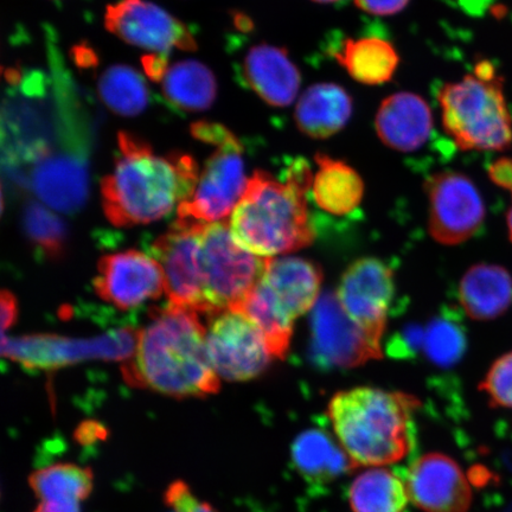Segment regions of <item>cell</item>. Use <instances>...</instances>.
I'll return each mask as SVG.
<instances>
[{
	"instance_id": "6da1fadb",
	"label": "cell",
	"mask_w": 512,
	"mask_h": 512,
	"mask_svg": "<svg viewBox=\"0 0 512 512\" xmlns=\"http://www.w3.org/2000/svg\"><path fill=\"white\" fill-rule=\"evenodd\" d=\"M124 364V379L176 399L206 398L219 392L211 366L206 328L195 311L172 304L152 312L138 332L136 350Z\"/></svg>"
},
{
	"instance_id": "7a4b0ae2",
	"label": "cell",
	"mask_w": 512,
	"mask_h": 512,
	"mask_svg": "<svg viewBox=\"0 0 512 512\" xmlns=\"http://www.w3.org/2000/svg\"><path fill=\"white\" fill-rule=\"evenodd\" d=\"M120 156L101 183L102 206L115 227L163 219L194 192L200 169L187 153L157 156L145 140L128 132L118 136Z\"/></svg>"
},
{
	"instance_id": "3957f363",
	"label": "cell",
	"mask_w": 512,
	"mask_h": 512,
	"mask_svg": "<svg viewBox=\"0 0 512 512\" xmlns=\"http://www.w3.org/2000/svg\"><path fill=\"white\" fill-rule=\"evenodd\" d=\"M285 177L280 182L267 171H255L229 222L234 240L260 258L297 252L315 240L306 202L310 165L294 160Z\"/></svg>"
},
{
	"instance_id": "277c9868",
	"label": "cell",
	"mask_w": 512,
	"mask_h": 512,
	"mask_svg": "<svg viewBox=\"0 0 512 512\" xmlns=\"http://www.w3.org/2000/svg\"><path fill=\"white\" fill-rule=\"evenodd\" d=\"M413 395L358 387L338 392L328 406L337 440L357 466L401 462L415 441Z\"/></svg>"
},
{
	"instance_id": "5b68a950",
	"label": "cell",
	"mask_w": 512,
	"mask_h": 512,
	"mask_svg": "<svg viewBox=\"0 0 512 512\" xmlns=\"http://www.w3.org/2000/svg\"><path fill=\"white\" fill-rule=\"evenodd\" d=\"M441 123L463 151H503L512 142V120L503 78L488 60L440 89Z\"/></svg>"
},
{
	"instance_id": "8992f818",
	"label": "cell",
	"mask_w": 512,
	"mask_h": 512,
	"mask_svg": "<svg viewBox=\"0 0 512 512\" xmlns=\"http://www.w3.org/2000/svg\"><path fill=\"white\" fill-rule=\"evenodd\" d=\"M201 247L209 316L234 309L258 285L268 259L242 248L234 240L227 222L206 224Z\"/></svg>"
},
{
	"instance_id": "52a82bcc",
	"label": "cell",
	"mask_w": 512,
	"mask_h": 512,
	"mask_svg": "<svg viewBox=\"0 0 512 512\" xmlns=\"http://www.w3.org/2000/svg\"><path fill=\"white\" fill-rule=\"evenodd\" d=\"M242 155L243 147L236 136L217 146L204 165L194 192L179 204L177 220L211 224L233 214L249 179Z\"/></svg>"
},
{
	"instance_id": "ba28073f",
	"label": "cell",
	"mask_w": 512,
	"mask_h": 512,
	"mask_svg": "<svg viewBox=\"0 0 512 512\" xmlns=\"http://www.w3.org/2000/svg\"><path fill=\"white\" fill-rule=\"evenodd\" d=\"M206 344L211 366L224 380L255 379L273 360L258 326L238 310H223L210 316Z\"/></svg>"
},
{
	"instance_id": "9c48e42d",
	"label": "cell",
	"mask_w": 512,
	"mask_h": 512,
	"mask_svg": "<svg viewBox=\"0 0 512 512\" xmlns=\"http://www.w3.org/2000/svg\"><path fill=\"white\" fill-rule=\"evenodd\" d=\"M428 230L445 246L460 245L483 227L485 204L475 183L458 171H441L425 183Z\"/></svg>"
},
{
	"instance_id": "30bf717a",
	"label": "cell",
	"mask_w": 512,
	"mask_h": 512,
	"mask_svg": "<svg viewBox=\"0 0 512 512\" xmlns=\"http://www.w3.org/2000/svg\"><path fill=\"white\" fill-rule=\"evenodd\" d=\"M206 224L177 220L152 245L170 304L209 315L204 294L201 236Z\"/></svg>"
},
{
	"instance_id": "8fae6325",
	"label": "cell",
	"mask_w": 512,
	"mask_h": 512,
	"mask_svg": "<svg viewBox=\"0 0 512 512\" xmlns=\"http://www.w3.org/2000/svg\"><path fill=\"white\" fill-rule=\"evenodd\" d=\"M137 337L132 330H120L92 339L50 335L3 338V355L30 369H55L98 358L127 360L136 350Z\"/></svg>"
},
{
	"instance_id": "7c38bea8",
	"label": "cell",
	"mask_w": 512,
	"mask_h": 512,
	"mask_svg": "<svg viewBox=\"0 0 512 512\" xmlns=\"http://www.w3.org/2000/svg\"><path fill=\"white\" fill-rule=\"evenodd\" d=\"M310 325L311 354L320 367L349 369L382 357L381 344L347 315L334 292L319 297Z\"/></svg>"
},
{
	"instance_id": "4fadbf2b",
	"label": "cell",
	"mask_w": 512,
	"mask_h": 512,
	"mask_svg": "<svg viewBox=\"0 0 512 512\" xmlns=\"http://www.w3.org/2000/svg\"><path fill=\"white\" fill-rule=\"evenodd\" d=\"M105 25L124 42L153 54L168 55L175 48L184 51L197 49L187 25L146 0H121L108 6Z\"/></svg>"
},
{
	"instance_id": "5bb4252c",
	"label": "cell",
	"mask_w": 512,
	"mask_h": 512,
	"mask_svg": "<svg viewBox=\"0 0 512 512\" xmlns=\"http://www.w3.org/2000/svg\"><path fill=\"white\" fill-rule=\"evenodd\" d=\"M336 294L347 315L381 344L395 296L392 268L376 258L358 259L343 273Z\"/></svg>"
},
{
	"instance_id": "9a60e30c",
	"label": "cell",
	"mask_w": 512,
	"mask_h": 512,
	"mask_svg": "<svg viewBox=\"0 0 512 512\" xmlns=\"http://www.w3.org/2000/svg\"><path fill=\"white\" fill-rule=\"evenodd\" d=\"M94 288L106 303L130 310L159 298L165 292V279L155 258L131 249L99 261Z\"/></svg>"
},
{
	"instance_id": "2e32d148",
	"label": "cell",
	"mask_w": 512,
	"mask_h": 512,
	"mask_svg": "<svg viewBox=\"0 0 512 512\" xmlns=\"http://www.w3.org/2000/svg\"><path fill=\"white\" fill-rule=\"evenodd\" d=\"M409 499L424 512H467L472 491L465 473L445 454L428 453L409 467Z\"/></svg>"
},
{
	"instance_id": "e0dca14e",
	"label": "cell",
	"mask_w": 512,
	"mask_h": 512,
	"mask_svg": "<svg viewBox=\"0 0 512 512\" xmlns=\"http://www.w3.org/2000/svg\"><path fill=\"white\" fill-rule=\"evenodd\" d=\"M240 73L246 85L273 107L292 105L302 86V74L287 50L267 43L248 49Z\"/></svg>"
},
{
	"instance_id": "ac0fdd59",
	"label": "cell",
	"mask_w": 512,
	"mask_h": 512,
	"mask_svg": "<svg viewBox=\"0 0 512 512\" xmlns=\"http://www.w3.org/2000/svg\"><path fill=\"white\" fill-rule=\"evenodd\" d=\"M260 281L273 302L294 322L318 302L323 272L311 260L286 256L268 259Z\"/></svg>"
},
{
	"instance_id": "d6986e66",
	"label": "cell",
	"mask_w": 512,
	"mask_h": 512,
	"mask_svg": "<svg viewBox=\"0 0 512 512\" xmlns=\"http://www.w3.org/2000/svg\"><path fill=\"white\" fill-rule=\"evenodd\" d=\"M377 136L394 151L408 153L421 149L433 130L430 106L420 95L400 92L382 101L375 119Z\"/></svg>"
},
{
	"instance_id": "ffe728a7",
	"label": "cell",
	"mask_w": 512,
	"mask_h": 512,
	"mask_svg": "<svg viewBox=\"0 0 512 512\" xmlns=\"http://www.w3.org/2000/svg\"><path fill=\"white\" fill-rule=\"evenodd\" d=\"M354 111L350 94L336 83H317L300 96L294 121L312 139H328L348 125Z\"/></svg>"
},
{
	"instance_id": "44dd1931",
	"label": "cell",
	"mask_w": 512,
	"mask_h": 512,
	"mask_svg": "<svg viewBox=\"0 0 512 512\" xmlns=\"http://www.w3.org/2000/svg\"><path fill=\"white\" fill-rule=\"evenodd\" d=\"M86 163L74 155L60 153L38 160L32 187L44 202L55 209L74 211L87 197Z\"/></svg>"
},
{
	"instance_id": "7402d4cb",
	"label": "cell",
	"mask_w": 512,
	"mask_h": 512,
	"mask_svg": "<svg viewBox=\"0 0 512 512\" xmlns=\"http://www.w3.org/2000/svg\"><path fill=\"white\" fill-rule=\"evenodd\" d=\"M458 298L472 319L488 322L501 317L512 306L511 274L498 265L472 266L460 280Z\"/></svg>"
},
{
	"instance_id": "603a6c76",
	"label": "cell",
	"mask_w": 512,
	"mask_h": 512,
	"mask_svg": "<svg viewBox=\"0 0 512 512\" xmlns=\"http://www.w3.org/2000/svg\"><path fill=\"white\" fill-rule=\"evenodd\" d=\"M292 460L299 475L312 485L330 484L357 467L339 441L319 428L298 435Z\"/></svg>"
},
{
	"instance_id": "cb8c5ba5",
	"label": "cell",
	"mask_w": 512,
	"mask_h": 512,
	"mask_svg": "<svg viewBox=\"0 0 512 512\" xmlns=\"http://www.w3.org/2000/svg\"><path fill=\"white\" fill-rule=\"evenodd\" d=\"M318 170L313 176V200L326 213L343 216L360 206L364 195L363 179L350 165L317 153Z\"/></svg>"
},
{
	"instance_id": "d4e9b609",
	"label": "cell",
	"mask_w": 512,
	"mask_h": 512,
	"mask_svg": "<svg viewBox=\"0 0 512 512\" xmlns=\"http://www.w3.org/2000/svg\"><path fill=\"white\" fill-rule=\"evenodd\" d=\"M335 59L352 79L367 86L392 80L400 62L393 44L376 37L345 40Z\"/></svg>"
},
{
	"instance_id": "484cf974",
	"label": "cell",
	"mask_w": 512,
	"mask_h": 512,
	"mask_svg": "<svg viewBox=\"0 0 512 512\" xmlns=\"http://www.w3.org/2000/svg\"><path fill=\"white\" fill-rule=\"evenodd\" d=\"M164 98L182 112L207 111L214 104L217 82L211 70L196 60L172 64L162 81Z\"/></svg>"
},
{
	"instance_id": "4316f807",
	"label": "cell",
	"mask_w": 512,
	"mask_h": 512,
	"mask_svg": "<svg viewBox=\"0 0 512 512\" xmlns=\"http://www.w3.org/2000/svg\"><path fill=\"white\" fill-rule=\"evenodd\" d=\"M409 501L406 482L381 467L361 473L349 491L352 512H405Z\"/></svg>"
},
{
	"instance_id": "83f0119b",
	"label": "cell",
	"mask_w": 512,
	"mask_h": 512,
	"mask_svg": "<svg viewBox=\"0 0 512 512\" xmlns=\"http://www.w3.org/2000/svg\"><path fill=\"white\" fill-rule=\"evenodd\" d=\"M29 484L40 502L82 503L91 495L94 475L88 467L55 464L32 472Z\"/></svg>"
},
{
	"instance_id": "f1b7e54d",
	"label": "cell",
	"mask_w": 512,
	"mask_h": 512,
	"mask_svg": "<svg viewBox=\"0 0 512 512\" xmlns=\"http://www.w3.org/2000/svg\"><path fill=\"white\" fill-rule=\"evenodd\" d=\"M100 99L121 117H136L150 102V91L143 76L128 66H112L98 82Z\"/></svg>"
},
{
	"instance_id": "f546056e",
	"label": "cell",
	"mask_w": 512,
	"mask_h": 512,
	"mask_svg": "<svg viewBox=\"0 0 512 512\" xmlns=\"http://www.w3.org/2000/svg\"><path fill=\"white\" fill-rule=\"evenodd\" d=\"M467 347L465 330L450 313L432 320L425 329L424 351L439 367H452L462 360Z\"/></svg>"
},
{
	"instance_id": "4dcf8cb0",
	"label": "cell",
	"mask_w": 512,
	"mask_h": 512,
	"mask_svg": "<svg viewBox=\"0 0 512 512\" xmlns=\"http://www.w3.org/2000/svg\"><path fill=\"white\" fill-rule=\"evenodd\" d=\"M23 224L32 242L48 256H59L67 242V227L50 210L36 202L24 210Z\"/></svg>"
},
{
	"instance_id": "1f68e13d",
	"label": "cell",
	"mask_w": 512,
	"mask_h": 512,
	"mask_svg": "<svg viewBox=\"0 0 512 512\" xmlns=\"http://www.w3.org/2000/svg\"><path fill=\"white\" fill-rule=\"evenodd\" d=\"M479 389L491 406L512 409V350L492 364Z\"/></svg>"
},
{
	"instance_id": "d6a6232c",
	"label": "cell",
	"mask_w": 512,
	"mask_h": 512,
	"mask_svg": "<svg viewBox=\"0 0 512 512\" xmlns=\"http://www.w3.org/2000/svg\"><path fill=\"white\" fill-rule=\"evenodd\" d=\"M164 501L172 512H217L209 503L201 501L183 480L169 485Z\"/></svg>"
},
{
	"instance_id": "836d02e7",
	"label": "cell",
	"mask_w": 512,
	"mask_h": 512,
	"mask_svg": "<svg viewBox=\"0 0 512 512\" xmlns=\"http://www.w3.org/2000/svg\"><path fill=\"white\" fill-rule=\"evenodd\" d=\"M424 344L425 329L418 324H411L390 339L388 352L395 358H411L424 350Z\"/></svg>"
},
{
	"instance_id": "e575fe53",
	"label": "cell",
	"mask_w": 512,
	"mask_h": 512,
	"mask_svg": "<svg viewBox=\"0 0 512 512\" xmlns=\"http://www.w3.org/2000/svg\"><path fill=\"white\" fill-rule=\"evenodd\" d=\"M190 132L192 137L200 140V142L216 147L227 143L229 139L235 136L226 126L210 123V121H197V123L191 125Z\"/></svg>"
},
{
	"instance_id": "d590c367",
	"label": "cell",
	"mask_w": 512,
	"mask_h": 512,
	"mask_svg": "<svg viewBox=\"0 0 512 512\" xmlns=\"http://www.w3.org/2000/svg\"><path fill=\"white\" fill-rule=\"evenodd\" d=\"M356 5L368 14L393 16L406 9L409 0H355Z\"/></svg>"
},
{
	"instance_id": "8d00e7d4",
	"label": "cell",
	"mask_w": 512,
	"mask_h": 512,
	"mask_svg": "<svg viewBox=\"0 0 512 512\" xmlns=\"http://www.w3.org/2000/svg\"><path fill=\"white\" fill-rule=\"evenodd\" d=\"M491 181L505 190H512V159L501 158L490 166Z\"/></svg>"
},
{
	"instance_id": "74e56055",
	"label": "cell",
	"mask_w": 512,
	"mask_h": 512,
	"mask_svg": "<svg viewBox=\"0 0 512 512\" xmlns=\"http://www.w3.org/2000/svg\"><path fill=\"white\" fill-rule=\"evenodd\" d=\"M143 67L145 73L152 81H163L166 72H168V55L150 54L143 57Z\"/></svg>"
},
{
	"instance_id": "f35d334b",
	"label": "cell",
	"mask_w": 512,
	"mask_h": 512,
	"mask_svg": "<svg viewBox=\"0 0 512 512\" xmlns=\"http://www.w3.org/2000/svg\"><path fill=\"white\" fill-rule=\"evenodd\" d=\"M18 315L17 300L12 293L4 291L2 293V326L3 332L11 328L16 322Z\"/></svg>"
},
{
	"instance_id": "ab89813d",
	"label": "cell",
	"mask_w": 512,
	"mask_h": 512,
	"mask_svg": "<svg viewBox=\"0 0 512 512\" xmlns=\"http://www.w3.org/2000/svg\"><path fill=\"white\" fill-rule=\"evenodd\" d=\"M34 512H81V503L42 501Z\"/></svg>"
},
{
	"instance_id": "60d3db41",
	"label": "cell",
	"mask_w": 512,
	"mask_h": 512,
	"mask_svg": "<svg viewBox=\"0 0 512 512\" xmlns=\"http://www.w3.org/2000/svg\"><path fill=\"white\" fill-rule=\"evenodd\" d=\"M510 192L512 195V190ZM507 224H508L509 240L512 242V207L510 208L508 216H507Z\"/></svg>"
},
{
	"instance_id": "b9f144b4",
	"label": "cell",
	"mask_w": 512,
	"mask_h": 512,
	"mask_svg": "<svg viewBox=\"0 0 512 512\" xmlns=\"http://www.w3.org/2000/svg\"><path fill=\"white\" fill-rule=\"evenodd\" d=\"M313 2L322 3V4H330V3L339 2V0H313Z\"/></svg>"
},
{
	"instance_id": "7bdbcfd3",
	"label": "cell",
	"mask_w": 512,
	"mask_h": 512,
	"mask_svg": "<svg viewBox=\"0 0 512 512\" xmlns=\"http://www.w3.org/2000/svg\"><path fill=\"white\" fill-rule=\"evenodd\" d=\"M460 3H462L464 5L465 3V0H459Z\"/></svg>"
}]
</instances>
